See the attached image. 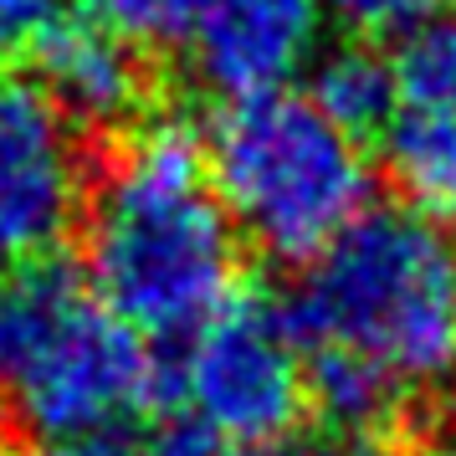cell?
Listing matches in <instances>:
<instances>
[{"label": "cell", "mask_w": 456, "mask_h": 456, "mask_svg": "<svg viewBox=\"0 0 456 456\" xmlns=\"http://www.w3.org/2000/svg\"><path fill=\"white\" fill-rule=\"evenodd\" d=\"M241 231L185 124L134 134L87 195V288L154 344L206 323L236 292Z\"/></svg>", "instance_id": "obj_1"}, {"label": "cell", "mask_w": 456, "mask_h": 456, "mask_svg": "<svg viewBox=\"0 0 456 456\" xmlns=\"http://www.w3.org/2000/svg\"><path fill=\"white\" fill-rule=\"evenodd\" d=\"M303 349H338L411 395L456 385V247L426 210L370 206L282 297Z\"/></svg>", "instance_id": "obj_2"}, {"label": "cell", "mask_w": 456, "mask_h": 456, "mask_svg": "<svg viewBox=\"0 0 456 456\" xmlns=\"http://www.w3.org/2000/svg\"><path fill=\"white\" fill-rule=\"evenodd\" d=\"M206 169L236 231L277 262H313L370 210L374 169L359 139L333 128L308 93H262L210 118Z\"/></svg>", "instance_id": "obj_3"}, {"label": "cell", "mask_w": 456, "mask_h": 456, "mask_svg": "<svg viewBox=\"0 0 456 456\" xmlns=\"http://www.w3.org/2000/svg\"><path fill=\"white\" fill-rule=\"evenodd\" d=\"M169 400L236 452L288 441L308 411V359L282 297L231 292L169 359Z\"/></svg>", "instance_id": "obj_4"}, {"label": "cell", "mask_w": 456, "mask_h": 456, "mask_svg": "<svg viewBox=\"0 0 456 456\" xmlns=\"http://www.w3.org/2000/svg\"><path fill=\"white\" fill-rule=\"evenodd\" d=\"M0 395L42 446H87L169 400V359L87 292Z\"/></svg>", "instance_id": "obj_5"}, {"label": "cell", "mask_w": 456, "mask_h": 456, "mask_svg": "<svg viewBox=\"0 0 456 456\" xmlns=\"http://www.w3.org/2000/svg\"><path fill=\"white\" fill-rule=\"evenodd\" d=\"M83 210V149L42 83L0 67V272L52 256Z\"/></svg>", "instance_id": "obj_6"}, {"label": "cell", "mask_w": 456, "mask_h": 456, "mask_svg": "<svg viewBox=\"0 0 456 456\" xmlns=\"http://www.w3.org/2000/svg\"><path fill=\"white\" fill-rule=\"evenodd\" d=\"M318 0H226L185 46L190 72L226 103L282 93L318 57Z\"/></svg>", "instance_id": "obj_7"}, {"label": "cell", "mask_w": 456, "mask_h": 456, "mask_svg": "<svg viewBox=\"0 0 456 456\" xmlns=\"http://www.w3.org/2000/svg\"><path fill=\"white\" fill-rule=\"evenodd\" d=\"M31 62L42 67V93L67 124L113 128L144 103V67L118 26L62 21Z\"/></svg>", "instance_id": "obj_8"}, {"label": "cell", "mask_w": 456, "mask_h": 456, "mask_svg": "<svg viewBox=\"0 0 456 456\" xmlns=\"http://www.w3.org/2000/svg\"><path fill=\"white\" fill-rule=\"evenodd\" d=\"M308 103L333 128H344L349 139L379 134L395 118V108H400L390 57L374 52L370 42H344V46L318 52V62L308 72Z\"/></svg>", "instance_id": "obj_9"}, {"label": "cell", "mask_w": 456, "mask_h": 456, "mask_svg": "<svg viewBox=\"0 0 456 456\" xmlns=\"http://www.w3.org/2000/svg\"><path fill=\"white\" fill-rule=\"evenodd\" d=\"M303 359H308V405L318 411L323 431L379 441L411 411V395L400 390L390 374H379L374 364L354 359V354L303 349Z\"/></svg>", "instance_id": "obj_10"}, {"label": "cell", "mask_w": 456, "mask_h": 456, "mask_svg": "<svg viewBox=\"0 0 456 456\" xmlns=\"http://www.w3.org/2000/svg\"><path fill=\"white\" fill-rule=\"evenodd\" d=\"M379 154L400 195L426 216L456 210V113L426 108H395L379 128Z\"/></svg>", "instance_id": "obj_11"}, {"label": "cell", "mask_w": 456, "mask_h": 456, "mask_svg": "<svg viewBox=\"0 0 456 456\" xmlns=\"http://www.w3.org/2000/svg\"><path fill=\"white\" fill-rule=\"evenodd\" d=\"M400 108L456 113V5L431 21L411 26L390 52Z\"/></svg>", "instance_id": "obj_12"}, {"label": "cell", "mask_w": 456, "mask_h": 456, "mask_svg": "<svg viewBox=\"0 0 456 456\" xmlns=\"http://www.w3.org/2000/svg\"><path fill=\"white\" fill-rule=\"evenodd\" d=\"M113 26L144 46H190L226 0H108Z\"/></svg>", "instance_id": "obj_13"}, {"label": "cell", "mask_w": 456, "mask_h": 456, "mask_svg": "<svg viewBox=\"0 0 456 456\" xmlns=\"http://www.w3.org/2000/svg\"><path fill=\"white\" fill-rule=\"evenodd\" d=\"M318 5L364 37H405L411 26L452 11V0H318Z\"/></svg>", "instance_id": "obj_14"}, {"label": "cell", "mask_w": 456, "mask_h": 456, "mask_svg": "<svg viewBox=\"0 0 456 456\" xmlns=\"http://www.w3.org/2000/svg\"><path fill=\"white\" fill-rule=\"evenodd\" d=\"M62 26V0H0V62L37 57Z\"/></svg>", "instance_id": "obj_15"}, {"label": "cell", "mask_w": 456, "mask_h": 456, "mask_svg": "<svg viewBox=\"0 0 456 456\" xmlns=\"http://www.w3.org/2000/svg\"><path fill=\"white\" fill-rule=\"evenodd\" d=\"M272 456H385L379 441H364V436H344V431H292L288 441H277Z\"/></svg>", "instance_id": "obj_16"}, {"label": "cell", "mask_w": 456, "mask_h": 456, "mask_svg": "<svg viewBox=\"0 0 456 456\" xmlns=\"http://www.w3.org/2000/svg\"><path fill=\"white\" fill-rule=\"evenodd\" d=\"M37 456H128L113 441H87V446H42Z\"/></svg>", "instance_id": "obj_17"}, {"label": "cell", "mask_w": 456, "mask_h": 456, "mask_svg": "<svg viewBox=\"0 0 456 456\" xmlns=\"http://www.w3.org/2000/svg\"><path fill=\"white\" fill-rule=\"evenodd\" d=\"M411 456H456V426H446V431L426 436V441H420Z\"/></svg>", "instance_id": "obj_18"}, {"label": "cell", "mask_w": 456, "mask_h": 456, "mask_svg": "<svg viewBox=\"0 0 456 456\" xmlns=\"http://www.w3.org/2000/svg\"><path fill=\"white\" fill-rule=\"evenodd\" d=\"M206 456H247V452H236V446H226V441H216V446H210Z\"/></svg>", "instance_id": "obj_19"}, {"label": "cell", "mask_w": 456, "mask_h": 456, "mask_svg": "<svg viewBox=\"0 0 456 456\" xmlns=\"http://www.w3.org/2000/svg\"><path fill=\"white\" fill-rule=\"evenodd\" d=\"M77 5H103V0H77Z\"/></svg>", "instance_id": "obj_20"}, {"label": "cell", "mask_w": 456, "mask_h": 456, "mask_svg": "<svg viewBox=\"0 0 456 456\" xmlns=\"http://www.w3.org/2000/svg\"><path fill=\"white\" fill-rule=\"evenodd\" d=\"M0 456H5V446H0Z\"/></svg>", "instance_id": "obj_21"}]
</instances>
